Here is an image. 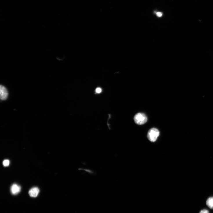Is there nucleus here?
I'll return each instance as SVG.
<instances>
[{
    "mask_svg": "<svg viewBox=\"0 0 213 213\" xmlns=\"http://www.w3.org/2000/svg\"><path fill=\"white\" fill-rule=\"evenodd\" d=\"M134 120L135 123L139 125H143L146 123L148 121V118L145 114L139 113L134 117Z\"/></svg>",
    "mask_w": 213,
    "mask_h": 213,
    "instance_id": "f257e3e1",
    "label": "nucleus"
},
{
    "mask_svg": "<svg viewBox=\"0 0 213 213\" xmlns=\"http://www.w3.org/2000/svg\"><path fill=\"white\" fill-rule=\"evenodd\" d=\"M160 135V132L157 129L153 128L148 131L147 137L149 140L151 142H155L157 139Z\"/></svg>",
    "mask_w": 213,
    "mask_h": 213,
    "instance_id": "f03ea898",
    "label": "nucleus"
},
{
    "mask_svg": "<svg viewBox=\"0 0 213 213\" xmlns=\"http://www.w3.org/2000/svg\"><path fill=\"white\" fill-rule=\"evenodd\" d=\"M8 93L6 88L2 86L1 85L0 86V97L2 100H5L8 97Z\"/></svg>",
    "mask_w": 213,
    "mask_h": 213,
    "instance_id": "7ed1b4c3",
    "label": "nucleus"
},
{
    "mask_svg": "<svg viewBox=\"0 0 213 213\" xmlns=\"http://www.w3.org/2000/svg\"><path fill=\"white\" fill-rule=\"evenodd\" d=\"M21 187L18 185L14 184L11 187V192L13 195H16L19 193L21 190Z\"/></svg>",
    "mask_w": 213,
    "mask_h": 213,
    "instance_id": "20e7f679",
    "label": "nucleus"
},
{
    "mask_svg": "<svg viewBox=\"0 0 213 213\" xmlns=\"http://www.w3.org/2000/svg\"><path fill=\"white\" fill-rule=\"evenodd\" d=\"M39 192V189L37 187H34L31 189L29 191L30 195L32 197H36L37 196Z\"/></svg>",
    "mask_w": 213,
    "mask_h": 213,
    "instance_id": "39448f33",
    "label": "nucleus"
},
{
    "mask_svg": "<svg viewBox=\"0 0 213 213\" xmlns=\"http://www.w3.org/2000/svg\"><path fill=\"white\" fill-rule=\"evenodd\" d=\"M206 204L210 208L213 209V197H210L206 201Z\"/></svg>",
    "mask_w": 213,
    "mask_h": 213,
    "instance_id": "423d86ee",
    "label": "nucleus"
},
{
    "mask_svg": "<svg viewBox=\"0 0 213 213\" xmlns=\"http://www.w3.org/2000/svg\"><path fill=\"white\" fill-rule=\"evenodd\" d=\"M3 164L5 167L8 166L9 165L10 161L8 160H5L3 161Z\"/></svg>",
    "mask_w": 213,
    "mask_h": 213,
    "instance_id": "0eeeda50",
    "label": "nucleus"
},
{
    "mask_svg": "<svg viewBox=\"0 0 213 213\" xmlns=\"http://www.w3.org/2000/svg\"><path fill=\"white\" fill-rule=\"evenodd\" d=\"M96 92L98 94L100 93L102 91V90L101 88H97L95 90Z\"/></svg>",
    "mask_w": 213,
    "mask_h": 213,
    "instance_id": "6e6552de",
    "label": "nucleus"
},
{
    "mask_svg": "<svg viewBox=\"0 0 213 213\" xmlns=\"http://www.w3.org/2000/svg\"><path fill=\"white\" fill-rule=\"evenodd\" d=\"M200 213H209V212L207 210L204 209L202 210L200 212Z\"/></svg>",
    "mask_w": 213,
    "mask_h": 213,
    "instance_id": "1a4fd4ad",
    "label": "nucleus"
},
{
    "mask_svg": "<svg viewBox=\"0 0 213 213\" xmlns=\"http://www.w3.org/2000/svg\"><path fill=\"white\" fill-rule=\"evenodd\" d=\"M156 15L159 17H161L162 15V13L161 12H158L156 13Z\"/></svg>",
    "mask_w": 213,
    "mask_h": 213,
    "instance_id": "9d476101",
    "label": "nucleus"
}]
</instances>
